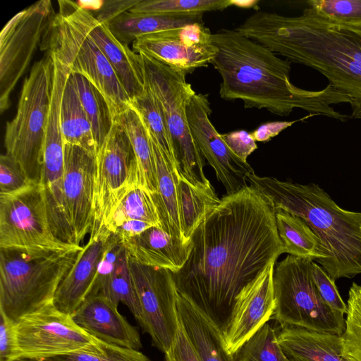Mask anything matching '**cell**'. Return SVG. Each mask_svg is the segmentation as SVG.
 I'll list each match as a JSON object with an SVG mask.
<instances>
[{"instance_id": "cell-33", "label": "cell", "mask_w": 361, "mask_h": 361, "mask_svg": "<svg viewBox=\"0 0 361 361\" xmlns=\"http://www.w3.org/2000/svg\"><path fill=\"white\" fill-rule=\"evenodd\" d=\"M90 295L104 296L116 305L121 302L124 304L137 321L140 320L141 310L130 273L129 257L126 248L113 273L96 292Z\"/></svg>"}, {"instance_id": "cell-24", "label": "cell", "mask_w": 361, "mask_h": 361, "mask_svg": "<svg viewBox=\"0 0 361 361\" xmlns=\"http://www.w3.org/2000/svg\"><path fill=\"white\" fill-rule=\"evenodd\" d=\"M278 340L290 361H350L342 355L340 335L286 326Z\"/></svg>"}, {"instance_id": "cell-22", "label": "cell", "mask_w": 361, "mask_h": 361, "mask_svg": "<svg viewBox=\"0 0 361 361\" xmlns=\"http://www.w3.org/2000/svg\"><path fill=\"white\" fill-rule=\"evenodd\" d=\"M129 259L136 263L162 268L175 274L185 264L192 243L178 242L157 226L122 242Z\"/></svg>"}, {"instance_id": "cell-18", "label": "cell", "mask_w": 361, "mask_h": 361, "mask_svg": "<svg viewBox=\"0 0 361 361\" xmlns=\"http://www.w3.org/2000/svg\"><path fill=\"white\" fill-rule=\"evenodd\" d=\"M275 264H269L236 298L223 334L225 348L231 355L273 319L276 309L273 282Z\"/></svg>"}, {"instance_id": "cell-36", "label": "cell", "mask_w": 361, "mask_h": 361, "mask_svg": "<svg viewBox=\"0 0 361 361\" xmlns=\"http://www.w3.org/2000/svg\"><path fill=\"white\" fill-rule=\"evenodd\" d=\"M233 361H290L278 340V334L268 323L233 354Z\"/></svg>"}, {"instance_id": "cell-16", "label": "cell", "mask_w": 361, "mask_h": 361, "mask_svg": "<svg viewBox=\"0 0 361 361\" xmlns=\"http://www.w3.org/2000/svg\"><path fill=\"white\" fill-rule=\"evenodd\" d=\"M212 109L207 94H195L186 106L190 132L200 152L214 169L226 195L234 194L248 185L253 169L235 156L209 119Z\"/></svg>"}, {"instance_id": "cell-28", "label": "cell", "mask_w": 361, "mask_h": 361, "mask_svg": "<svg viewBox=\"0 0 361 361\" xmlns=\"http://www.w3.org/2000/svg\"><path fill=\"white\" fill-rule=\"evenodd\" d=\"M177 195L182 233L187 242L204 216L221 203L210 182L193 185L183 178H177Z\"/></svg>"}, {"instance_id": "cell-40", "label": "cell", "mask_w": 361, "mask_h": 361, "mask_svg": "<svg viewBox=\"0 0 361 361\" xmlns=\"http://www.w3.org/2000/svg\"><path fill=\"white\" fill-rule=\"evenodd\" d=\"M312 279L323 301L332 310L344 315L347 304L344 302L333 280L318 264L313 262Z\"/></svg>"}, {"instance_id": "cell-1", "label": "cell", "mask_w": 361, "mask_h": 361, "mask_svg": "<svg viewBox=\"0 0 361 361\" xmlns=\"http://www.w3.org/2000/svg\"><path fill=\"white\" fill-rule=\"evenodd\" d=\"M173 276L178 293L225 332L236 298L284 252L271 200L254 185L221 198L191 238Z\"/></svg>"}, {"instance_id": "cell-46", "label": "cell", "mask_w": 361, "mask_h": 361, "mask_svg": "<svg viewBox=\"0 0 361 361\" xmlns=\"http://www.w3.org/2000/svg\"><path fill=\"white\" fill-rule=\"evenodd\" d=\"M312 116L313 115L310 114L302 119L293 121H273L264 123L255 129L251 135L255 141L267 142L272 137L278 135L286 128L291 126L295 122Z\"/></svg>"}, {"instance_id": "cell-7", "label": "cell", "mask_w": 361, "mask_h": 361, "mask_svg": "<svg viewBox=\"0 0 361 361\" xmlns=\"http://www.w3.org/2000/svg\"><path fill=\"white\" fill-rule=\"evenodd\" d=\"M54 59L36 61L25 77L13 118L4 135L6 154L22 167L28 180L40 183L43 148L53 91Z\"/></svg>"}, {"instance_id": "cell-27", "label": "cell", "mask_w": 361, "mask_h": 361, "mask_svg": "<svg viewBox=\"0 0 361 361\" xmlns=\"http://www.w3.org/2000/svg\"><path fill=\"white\" fill-rule=\"evenodd\" d=\"M276 210V223L284 252L310 258L322 266L326 259L322 242L310 226L300 217L283 209Z\"/></svg>"}, {"instance_id": "cell-44", "label": "cell", "mask_w": 361, "mask_h": 361, "mask_svg": "<svg viewBox=\"0 0 361 361\" xmlns=\"http://www.w3.org/2000/svg\"><path fill=\"white\" fill-rule=\"evenodd\" d=\"M164 354L166 361H199L180 324L172 345Z\"/></svg>"}, {"instance_id": "cell-13", "label": "cell", "mask_w": 361, "mask_h": 361, "mask_svg": "<svg viewBox=\"0 0 361 361\" xmlns=\"http://www.w3.org/2000/svg\"><path fill=\"white\" fill-rule=\"evenodd\" d=\"M130 273L140 306L137 322L152 344L166 353L172 345L180 322L173 273L136 263L129 259Z\"/></svg>"}, {"instance_id": "cell-12", "label": "cell", "mask_w": 361, "mask_h": 361, "mask_svg": "<svg viewBox=\"0 0 361 361\" xmlns=\"http://www.w3.org/2000/svg\"><path fill=\"white\" fill-rule=\"evenodd\" d=\"M55 15L49 0L38 1L16 14L0 34V111L27 69Z\"/></svg>"}, {"instance_id": "cell-35", "label": "cell", "mask_w": 361, "mask_h": 361, "mask_svg": "<svg viewBox=\"0 0 361 361\" xmlns=\"http://www.w3.org/2000/svg\"><path fill=\"white\" fill-rule=\"evenodd\" d=\"M131 106L138 112L147 130L173 163L177 171L174 151L164 115L154 94L145 81L144 92L131 101Z\"/></svg>"}, {"instance_id": "cell-31", "label": "cell", "mask_w": 361, "mask_h": 361, "mask_svg": "<svg viewBox=\"0 0 361 361\" xmlns=\"http://www.w3.org/2000/svg\"><path fill=\"white\" fill-rule=\"evenodd\" d=\"M129 220L147 222L161 228L153 195L138 184L133 185L120 200L104 227L114 233Z\"/></svg>"}, {"instance_id": "cell-49", "label": "cell", "mask_w": 361, "mask_h": 361, "mask_svg": "<svg viewBox=\"0 0 361 361\" xmlns=\"http://www.w3.org/2000/svg\"><path fill=\"white\" fill-rule=\"evenodd\" d=\"M20 361H36V360H20Z\"/></svg>"}, {"instance_id": "cell-25", "label": "cell", "mask_w": 361, "mask_h": 361, "mask_svg": "<svg viewBox=\"0 0 361 361\" xmlns=\"http://www.w3.org/2000/svg\"><path fill=\"white\" fill-rule=\"evenodd\" d=\"M147 132L157 171L158 191L153 195V197L159 215L161 228L173 240L186 243H190L191 241L187 242L184 239L182 233L178 203L176 166L160 148L154 137L148 130Z\"/></svg>"}, {"instance_id": "cell-5", "label": "cell", "mask_w": 361, "mask_h": 361, "mask_svg": "<svg viewBox=\"0 0 361 361\" xmlns=\"http://www.w3.org/2000/svg\"><path fill=\"white\" fill-rule=\"evenodd\" d=\"M58 4L59 11L42 37L40 49L66 66L71 73L81 75L89 80L105 99L114 121L131 106V99L89 35V10L71 0H59Z\"/></svg>"}, {"instance_id": "cell-42", "label": "cell", "mask_w": 361, "mask_h": 361, "mask_svg": "<svg viewBox=\"0 0 361 361\" xmlns=\"http://www.w3.org/2000/svg\"><path fill=\"white\" fill-rule=\"evenodd\" d=\"M221 137L232 152L245 162H247L248 156L257 148L251 133L245 130L223 134Z\"/></svg>"}, {"instance_id": "cell-14", "label": "cell", "mask_w": 361, "mask_h": 361, "mask_svg": "<svg viewBox=\"0 0 361 361\" xmlns=\"http://www.w3.org/2000/svg\"><path fill=\"white\" fill-rule=\"evenodd\" d=\"M135 184L140 185L138 169L131 144L114 122L96 154L92 231L105 226L118 203Z\"/></svg>"}, {"instance_id": "cell-34", "label": "cell", "mask_w": 361, "mask_h": 361, "mask_svg": "<svg viewBox=\"0 0 361 361\" xmlns=\"http://www.w3.org/2000/svg\"><path fill=\"white\" fill-rule=\"evenodd\" d=\"M233 6L232 0H140L128 11L133 13L168 16H203Z\"/></svg>"}, {"instance_id": "cell-17", "label": "cell", "mask_w": 361, "mask_h": 361, "mask_svg": "<svg viewBox=\"0 0 361 361\" xmlns=\"http://www.w3.org/2000/svg\"><path fill=\"white\" fill-rule=\"evenodd\" d=\"M95 178L96 155L79 146L64 144V204L76 245L92 231Z\"/></svg>"}, {"instance_id": "cell-6", "label": "cell", "mask_w": 361, "mask_h": 361, "mask_svg": "<svg viewBox=\"0 0 361 361\" xmlns=\"http://www.w3.org/2000/svg\"><path fill=\"white\" fill-rule=\"evenodd\" d=\"M82 247L65 250L0 248V310L13 323L54 303Z\"/></svg>"}, {"instance_id": "cell-15", "label": "cell", "mask_w": 361, "mask_h": 361, "mask_svg": "<svg viewBox=\"0 0 361 361\" xmlns=\"http://www.w3.org/2000/svg\"><path fill=\"white\" fill-rule=\"evenodd\" d=\"M212 36L203 23H195L140 37L133 50L187 75L212 63L216 54Z\"/></svg>"}, {"instance_id": "cell-39", "label": "cell", "mask_w": 361, "mask_h": 361, "mask_svg": "<svg viewBox=\"0 0 361 361\" xmlns=\"http://www.w3.org/2000/svg\"><path fill=\"white\" fill-rule=\"evenodd\" d=\"M36 361H151L145 355L132 348L97 341L90 349Z\"/></svg>"}, {"instance_id": "cell-23", "label": "cell", "mask_w": 361, "mask_h": 361, "mask_svg": "<svg viewBox=\"0 0 361 361\" xmlns=\"http://www.w3.org/2000/svg\"><path fill=\"white\" fill-rule=\"evenodd\" d=\"M176 304L180 324L199 361H233L219 329L178 293Z\"/></svg>"}, {"instance_id": "cell-41", "label": "cell", "mask_w": 361, "mask_h": 361, "mask_svg": "<svg viewBox=\"0 0 361 361\" xmlns=\"http://www.w3.org/2000/svg\"><path fill=\"white\" fill-rule=\"evenodd\" d=\"M31 183L20 165L8 154L0 157V195L17 192Z\"/></svg>"}, {"instance_id": "cell-32", "label": "cell", "mask_w": 361, "mask_h": 361, "mask_svg": "<svg viewBox=\"0 0 361 361\" xmlns=\"http://www.w3.org/2000/svg\"><path fill=\"white\" fill-rule=\"evenodd\" d=\"M70 78L91 125L97 152L114 124L109 106L99 90L85 77L70 73Z\"/></svg>"}, {"instance_id": "cell-8", "label": "cell", "mask_w": 361, "mask_h": 361, "mask_svg": "<svg viewBox=\"0 0 361 361\" xmlns=\"http://www.w3.org/2000/svg\"><path fill=\"white\" fill-rule=\"evenodd\" d=\"M142 56L145 81L154 94L164 115L171 137L178 178L193 185H207L204 173L205 159L190 132L186 106L196 94L186 81V75L147 56Z\"/></svg>"}, {"instance_id": "cell-10", "label": "cell", "mask_w": 361, "mask_h": 361, "mask_svg": "<svg viewBox=\"0 0 361 361\" xmlns=\"http://www.w3.org/2000/svg\"><path fill=\"white\" fill-rule=\"evenodd\" d=\"M78 245L66 243L54 233L41 184L0 195V248L65 250Z\"/></svg>"}, {"instance_id": "cell-20", "label": "cell", "mask_w": 361, "mask_h": 361, "mask_svg": "<svg viewBox=\"0 0 361 361\" xmlns=\"http://www.w3.org/2000/svg\"><path fill=\"white\" fill-rule=\"evenodd\" d=\"M87 334L102 342L140 350L138 331L118 310V305L99 295H89L71 314Z\"/></svg>"}, {"instance_id": "cell-45", "label": "cell", "mask_w": 361, "mask_h": 361, "mask_svg": "<svg viewBox=\"0 0 361 361\" xmlns=\"http://www.w3.org/2000/svg\"><path fill=\"white\" fill-rule=\"evenodd\" d=\"M140 0H109L102 1L96 17L97 20L108 25L114 19L128 11Z\"/></svg>"}, {"instance_id": "cell-11", "label": "cell", "mask_w": 361, "mask_h": 361, "mask_svg": "<svg viewBox=\"0 0 361 361\" xmlns=\"http://www.w3.org/2000/svg\"><path fill=\"white\" fill-rule=\"evenodd\" d=\"M14 331L15 361L42 360L85 351L98 341L54 303L19 319L14 323Z\"/></svg>"}, {"instance_id": "cell-37", "label": "cell", "mask_w": 361, "mask_h": 361, "mask_svg": "<svg viewBox=\"0 0 361 361\" xmlns=\"http://www.w3.org/2000/svg\"><path fill=\"white\" fill-rule=\"evenodd\" d=\"M345 329L341 335L342 355L361 361V286L353 283L348 292Z\"/></svg>"}, {"instance_id": "cell-19", "label": "cell", "mask_w": 361, "mask_h": 361, "mask_svg": "<svg viewBox=\"0 0 361 361\" xmlns=\"http://www.w3.org/2000/svg\"><path fill=\"white\" fill-rule=\"evenodd\" d=\"M111 233L104 226L91 232L87 243L56 290L54 305L59 310L71 315L90 293Z\"/></svg>"}, {"instance_id": "cell-43", "label": "cell", "mask_w": 361, "mask_h": 361, "mask_svg": "<svg viewBox=\"0 0 361 361\" xmlns=\"http://www.w3.org/2000/svg\"><path fill=\"white\" fill-rule=\"evenodd\" d=\"M16 355L14 323L0 310V361H15Z\"/></svg>"}, {"instance_id": "cell-47", "label": "cell", "mask_w": 361, "mask_h": 361, "mask_svg": "<svg viewBox=\"0 0 361 361\" xmlns=\"http://www.w3.org/2000/svg\"><path fill=\"white\" fill-rule=\"evenodd\" d=\"M152 224L137 220H129L123 222L114 232L120 238L121 242L131 237L137 235L149 228Z\"/></svg>"}, {"instance_id": "cell-29", "label": "cell", "mask_w": 361, "mask_h": 361, "mask_svg": "<svg viewBox=\"0 0 361 361\" xmlns=\"http://www.w3.org/2000/svg\"><path fill=\"white\" fill-rule=\"evenodd\" d=\"M195 23H203L202 15L168 16L126 11L114 19L108 27L120 42L128 45L140 37Z\"/></svg>"}, {"instance_id": "cell-9", "label": "cell", "mask_w": 361, "mask_h": 361, "mask_svg": "<svg viewBox=\"0 0 361 361\" xmlns=\"http://www.w3.org/2000/svg\"><path fill=\"white\" fill-rule=\"evenodd\" d=\"M313 260L288 255L274 268L276 309L272 319L281 328L294 326L341 335L344 315L320 297L312 279Z\"/></svg>"}, {"instance_id": "cell-3", "label": "cell", "mask_w": 361, "mask_h": 361, "mask_svg": "<svg viewBox=\"0 0 361 361\" xmlns=\"http://www.w3.org/2000/svg\"><path fill=\"white\" fill-rule=\"evenodd\" d=\"M236 30L290 63L319 72L350 99V117L361 119V30L329 23L310 7L295 17L257 11Z\"/></svg>"}, {"instance_id": "cell-48", "label": "cell", "mask_w": 361, "mask_h": 361, "mask_svg": "<svg viewBox=\"0 0 361 361\" xmlns=\"http://www.w3.org/2000/svg\"><path fill=\"white\" fill-rule=\"evenodd\" d=\"M233 6L242 8L257 7L259 1H235L232 0Z\"/></svg>"}, {"instance_id": "cell-4", "label": "cell", "mask_w": 361, "mask_h": 361, "mask_svg": "<svg viewBox=\"0 0 361 361\" xmlns=\"http://www.w3.org/2000/svg\"><path fill=\"white\" fill-rule=\"evenodd\" d=\"M247 182L283 209L305 220L317 235L326 259L322 266L334 281L361 274V212L341 208L316 183L248 176Z\"/></svg>"}, {"instance_id": "cell-21", "label": "cell", "mask_w": 361, "mask_h": 361, "mask_svg": "<svg viewBox=\"0 0 361 361\" xmlns=\"http://www.w3.org/2000/svg\"><path fill=\"white\" fill-rule=\"evenodd\" d=\"M88 32L118 76L131 101L145 91V71L142 56L120 42L108 25L97 20L89 11Z\"/></svg>"}, {"instance_id": "cell-2", "label": "cell", "mask_w": 361, "mask_h": 361, "mask_svg": "<svg viewBox=\"0 0 361 361\" xmlns=\"http://www.w3.org/2000/svg\"><path fill=\"white\" fill-rule=\"evenodd\" d=\"M216 54L212 64L221 82L220 97L227 101L240 99L245 108L264 109L288 116L300 109L313 116H324L345 122L349 118L332 106L350 103V99L328 85L321 90H307L290 80V62L266 47L234 30L221 29L212 34Z\"/></svg>"}, {"instance_id": "cell-38", "label": "cell", "mask_w": 361, "mask_h": 361, "mask_svg": "<svg viewBox=\"0 0 361 361\" xmlns=\"http://www.w3.org/2000/svg\"><path fill=\"white\" fill-rule=\"evenodd\" d=\"M306 3L324 20L361 30V0H310Z\"/></svg>"}, {"instance_id": "cell-26", "label": "cell", "mask_w": 361, "mask_h": 361, "mask_svg": "<svg viewBox=\"0 0 361 361\" xmlns=\"http://www.w3.org/2000/svg\"><path fill=\"white\" fill-rule=\"evenodd\" d=\"M114 122L127 135L137 164L139 184L154 195L158 191L153 150L147 130L138 112L131 106Z\"/></svg>"}, {"instance_id": "cell-30", "label": "cell", "mask_w": 361, "mask_h": 361, "mask_svg": "<svg viewBox=\"0 0 361 361\" xmlns=\"http://www.w3.org/2000/svg\"><path fill=\"white\" fill-rule=\"evenodd\" d=\"M60 126L64 144L79 146L96 155L92 127L70 75L61 102Z\"/></svg>"}]
</instances>
